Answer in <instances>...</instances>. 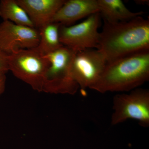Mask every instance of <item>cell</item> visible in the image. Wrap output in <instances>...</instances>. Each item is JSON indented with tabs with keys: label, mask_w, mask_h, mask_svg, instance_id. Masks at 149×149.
I'll return each instance as SVG.
<instances>
[{
	"label": "cell",
	"mask_w": 149,
	"mask_h": 149,
	"mask_svg": "<svg viewBox=\"0 0 149 149\" xmlns=\"http://www.w3.org/2000/svg\"><path fill=\"white\" fill-rule=\"evenodd\" d=\"M97 49L104 56L107 63L149 50V20L139 16L126 21H104Z\"/></svg>",
	"instance_id": "1"
},
{
	"label": "cell",
	"mask_w": 149,
	"mask_h": 149,
	"mask_svg": "<svg viewBox=\"0 0 149 149\" xmlns=\"http://www.w3.org/2000/svg\"><path fill=\"white\" fill-rule=\"evenodd\" d=\"M149 50L108 63L90 89L102 93L132 91L148 81Z\"/></svg>",
	"instance_id": "2"
},
{
	"label": "cell",
	"mask_w": 149,
	"mask_h": 149,
	"mask_svg": "<svg viewBox=\"0 0 149 149\" xmlns=\"http://www.w3.org/2000/svg\"><path fill=\"white\" fill-rule=\"evenodd\" d=\"M76 52L63 46L45 55L49 61L43 92L50 94L74 95L80 88L72 77L71 66Z\"/></svg>",
	"instance_id": "3"
},
{
	"label": "cell",
	"mask_w": 149,
	"mask_h": 149,
	"mask_svg": "<svg viewBox=\"0 0 149 149\" xmlns=\"http://www.w3.org/2000/svg\"><path fill=\"white\" fill-rule=\"evenodd\" d=\"M8 70L32 89L43 92L44 80L50 63L35 48L20 49L8 55Z\"/></svg>",
	"instance_id": "4"
},
{
	"label": "cell",
	"mask_w": 149,
	"mask_h": 149,
	"mask_svg": "<svg viewBox=\"0 0 149 149\" xmlns=\"http://www.w3.org/2000/svg\"><path fill=\"white\" fill-rule=\"evenodd\" d=\"M111 123L116 125L129 119L138 120L141 126H149V91L136 88L128 94L113 97Z\"/></svg>",
	"instance_id": "5"
},
{
	"label": "cell",
	"mask_w": 149,
	"mask_h": 149,
	"mask_svg": "<svg viewBox=\"0 0 149 149\" xmlns=\"http://www.w3.org/2000/svg\"><path fill=\"white\" fill-rule=\"evenodd\" d=\"M100 15L87 17L83 22L70 26L61 25L59 39L62 45L77 52L88 49H97L100 41Z\"/></svg>",
	"instance_id": "6"
},
{
	"label": "cell",
	"mask_w": 149,
	"mask_h": 149,
	"mask_svg": "<svg viewBox=\"0 0 149 149\" xmlns=\"http://www.w3.org/2000/svg\"><path fill=\"white\" fill-rule=\"evenodd\" d=\"M104 56L97 49L76 52L72 61V77L79 87L90 88L98 80L106 65Z\"/></svg>",
	"instance_id": "7"
},
{
	"label": "cell",
	"mask_w": 149,
	"mask_h": 149,
	"mask_svg": "<svg viewBox=\"0 0 149 149\" xmlns=\"http://www.w3.org/2000/svg\"><path fill=\"white\" fill-rule=\"evenodd\" d=\"M39 42L40 35L37 28L7 20L0 23V49L8 54L19 50L34 49Z\"/></svg>",
	"instance_id": "8"
},
{
	"label": "cell",
	"mask_w": 149,
	"mask_h": 149,
	"mask_svg": "<svg viewBox=\"0 0 149 149\" xmlns=\"http://www.w3.org/2000/svg\"><path fill=\"white\" fill-rule=\"evenodd\" d=\"M97 13V0H68L57 12L51 22L70 26L79 19Z\"/></svg>",
	"instance_id": "9"
},
{
	"label": "cell",
	"mask_w": 149,
	"mask_h": 149,
	"mask_svg": "<svg viewBox=\"0 0 149 149\" xmlns=\"http://www.w3.org/2000/svg\"><path fill=\"white\" fill-rule=\"evenodd\" d=\"M28 15L35 28L51 22L65 0H16Z\"/></svg>",
	"instance_id": "10"
},
{
	"label": "cell",
	"mask_w": 149,
	"mask_h": 149,
	"mask_svg": "<svg viewBox=\"0 0 149 149\" xmlns=\"http://www.w3.org/2000/svg\"><path fill=\"white\" fill-rule=\"evenodd\" d=\"M97 1L101 17L107 22L128 21L144 13L143 11H131L121 0H97Z\"/></svg>",
	"instance_id": "11"
},
{
	"label": "cell",
	"mask_w": 149,
	"mask_h": 149,
	"mask_svg": "<svg viewBox=\"0 0 149 149\" xmlns=\"http://www.w3.org/2000/svg\"><path fill=\"white\" fill-rule=\"evenodd\" d=\"M61 24L50 22L37 29L40 42L35 49L43 55L51 53L63 47L60 41L59 29Z\"/></svg>",
	"instance_id": "12"
},
{
	"label": "cell",
	"mask_w": 149,
	"mask_h": 149,
	"mask_svg": "<svg viewBox=\"0 0 149 149\" xmlns=\"http://www.w3.org/2000/svg\"><path fill=\"white\" fill-rule=\"evenodd\" d=\"M0 17L4 21H9L22 26L35 27L28 15L16 0H1Z\"/></svg>",
	"instance_id": "13"
},
{
	"label": "cell",
	"mask_w": 149,
	"mask_h": 149,
	"mask_svg": "<svg viewBox=\"0 0 149 149\" xmlns=\"http://www.w3.org/2000/svg\"><path fill=\"white\" fill-rule=\"evenodd\" d=\"M8 55L0 49V70L8 72Z\"/></svg>",
	"instance_id": "14"
},
{
	"label": "cell",
	"mask_w": 149,
	"mask_h": 149,
	"mask_svg": "<svg viewBox=\"0 0 149 149\" xmlns=\"http://www.w3.org/2000/svg\"><path fill=\"white\" fill-rule=\"evenodd\" d=\"M7 71L0 70V97L5 91Z\"/></svg>",
	"instance_id": "15"
},
{
	"label": "cell",
	"mask_w": 149,
	"mask_h": 149,
	"mask_svg": "<svg viewBox=\"0 0 149 149\" xmlns=\"http://www.w3.org/2000/svg\"><path fill=\"white\" fill-rule=\"evenodd\" d=\"M134 2L137 5H149V1L148 0H135Z\"/></svg>",
	"instance_id": "16"
}]
</instances>
